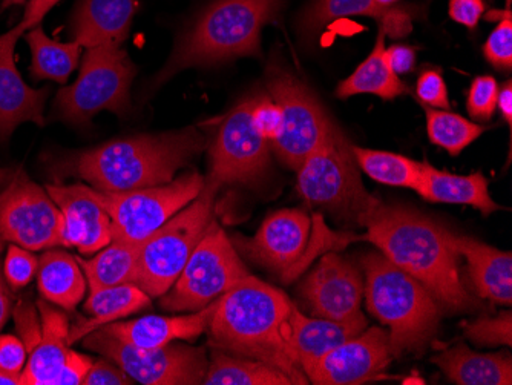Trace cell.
<instances>
[{
    "mask_svg": "<svg viewBox=\"0 0 512 385\" xmlns=\"http://www.w3.org/2000/svg\"><path fill=\"white\" fill-rule=\"evenodd\" d=\"M59 2L60 0H28L27 8H25V14H23L19 27L27 33L31 28L42 25L43 17L50 13Z\"/></svg>",
    "mask_w": 512,
    "mask_h": 385,
    "instance_id": "47",
    "label": "cell"
},
{
    "mask_svg": "<svg viewBox=\"0 0 512 385\" xmlns=\"http://www.w3.org/2000/svg\"><path fill=\"white\" fill-rule=\"evenodd\" d=\"M27 359L28 352L22 339L13 335H0V370L20 376Z\"/></svg>",
    "mask_w": 512,
    "mask_h": 385,
    "instance_id": "44",
    "label": "cell"
},
{
    "mask_svg": "<svg viewBox=\"0 0 512 385\" xmlns=\"http://www.w3.org/2000/svg\"><path fill=\"white\" fill-rule=\"evenodd\" d=\"M499 85L491 76H480L471 83L467 109L477 122H490L497 109Z\"/></svg>",
    "mask_w": 512,
    "mask_h": 385,
    "instance_id": "38",
    "label": "cell"
},
{
    "mask_svg": "<svg viewBox=\"0 0 512 385\" xmlns=\"http://www.w3.org/2000/svg\"><path fill=\"white\" fill-rule=\"evenodd\" d=\"M266 83L270 99L283 114V131L272 143L273 149L289 168L298 171L324 140L333 119L312 89L283 66L270 65Z\"/></svg>",
    "mask_w": 512,
    "mask_h": 385,
    "instance_id": "11",
    "label": "cell"
},
{
    "mask_svg": "<svg viewBox=\"0 0 512 385\" xmlns=\"http://www.w3.org/2000/svg\"><path fill=\"white\" fill-rule=\"evenodd\" d=\"M217 301L183 316H145L140 320L126 321V323H111L103 326L106 332L120 339L129 346L140 349H155L166 344L174 343L177 339L198 338L201 333H206L214 316Z\"/></svg>",
    "mask_w": 512,
    "mask_h": 385,
    "instance_id": "22",
    "label": "cell"
},
{
    "mask_svg": "<svg viewBox=\"0 0 512 385\" xmlns=\"http://www.w3.org/2000/svg\"><path fill=\"white\" fill-rule=\"evenodd\" d=\"M220 186L204 183L201 194L143 243L135 286L160 298L174 286L195 247L214 221Z\"/></svg>",
    "mask_w": 512,
    "mask_h": 385,
    "instance_id": "7",
    "label": "cell"
},
{
    "mask_svg": "<svg viewBox=\"0 0 512 385\" xmlns=\"http://www.w3.org/2000/svg\"><path fill=\"white\" fill-rule=\"evenodd\" d=\"M30 45L31 76L34 80H53L57 83L68 82L69 76L79 65L82 47L76 40L57 42L46 36L42 25L31 28L23 34Z\"/></svg>",
    "mask_w": 512,
    "mask_h": 385,
    "instance_id": "32",
    "label": "cell"
},
{
    "mask_svg": "<svg viewBox=\"0 0 512 385\" xmlns=\"http://www.w3.org/2000/svg\"><path fill=\"white\" fill-rule=\"evenodd\" d=\"M46 192L63 215V243L80 254L102 251L112 241V223L105 209L92 198L89 186L48 185Z\"/></svg>",
    "mask_w": 512,
    "mask_h": 385,
    "instance_id": "19",
    "label": "cell"
},
{
    "mask_svg": "<svg viewBox=\"0 0 512 385\" xmlns=\"http://www.w3.org/2000/svg\"><path fill=\"white\" fill-rule=\"evenodd\" d=\"M0 243L28 251H48L63 243V215L46 189L14 175L0 205Z\"/></svg>",
    "mask_w": 512,
    "mask_h": 385,
    "instance_id": "14",
    "label": "cell"
},
{
    "mask_svg": "<svg viewBox=\"0 0 512 385\" xmlns=\"http://www.w3.org/2000/svg\"><path fill=\"white\" fill-rule=\"evenodd\" d=\"M486 20H497V27L486 40L483 54L486 60L500 71L512 68V14L511 10L490 11Z\"/></svg>",
    "mask_w": 512,
    "mask_h": 385,
    "instance_id": "36",
    "label": "cell"
},
{
    "mask_svg": "<svg viewBox=\"0 0 512 385\" xmlns=\"http://www.w3.org/2000/svg\"><path fill=\"white\" fill-rule=\"evenodd\" d=\"M379 5H382V7H391V5L396 4V2H399V0H376Z\"/></svg>",
    "mask_w": 512,
    "mask_h": 385,
    "instance_id": "54",
    "label": "cell"
},
{
    "mask_svg": "<svg viewBox=\"0 0 512 385\" xmlns=\"http://www.w3.org/2000/svg\"><path fill=\"white\" fill-rule=\"evenodd\" d=\"M465 336L477 346H512L511 310L499 313L494 318H479L473 323L463 324Z\"/></svg>",
    "mask_w": 512,
    "mask_h": 385,
    "instance_id": "37",
    "label": "cell"
},
{
    "mask_svg": "<svg viewBox=\"0 0 512 385\" xmlns=\"http://www.w3.org/2000/svg\"><path fill=\"white\" fill-rule=\"evenodd\" d=\"M204 183L206 178L198 172H189L166 185L125 192L89 188V192L111 218L112 240L143 243L194 201L203 191Z\"/></svg>",
    "mask_w": 512,
    "mask_h": 385,
    "instance_id": "9",
    "label": "cell"
},
{
    "mask_svg": "<svg viewBox=\"0 0 512 385\" xmlns=\"http://www.w3.org/2000/svg\"><path fill=\"white\" fill-rule=\"evenodd\" d=\"M362 267L368 310L388 327L393 358L422 352L439 330L440 307L433 295L378 252L365 255Z\"/></svg>",
    "mask_w": 512,
    "mask_h": 385,
    "instance_id": "5",
    "label": "cell"
},
{
    "mask_svg": "<svg viewBox=\"0 0 512 385\" xmlns=\"http://www.w3.org/2000/svg\"><path fill=\"white\" fill-rule=\"evenodd\" d=\"M292 307L283 290L247 275L218 298L206 330L209 344L230 355L266 362L295 385L309 384L286 341Z\"/></svg>",
    "mask_w": 512,
    "mask_h": 385,
    "instance_id": "2",
    "label": "cell"
},
{
    "mask_svg": "<svg viewBox=\"0 0 512 385\" xmlns=\"http://www.w3.org/2000/svg\"><path fill=\"white\" fill-rule=\"evenodd\" d=\"M134 77V63L120 45L88 48L76 82L57 94V116L73 125H86L103 111L126 116Z\"/></svg>",
    "mask_w": 512,
    "mask_h": 385,
    "instance_id": "8",
    "label": "cell"
},
{
    "mask_svg": "<svg viewBox=\"0 0 512 385\" xmlns=\"http://www.w3.org/2000/svg\"><path fill=\"white\" fill-rule=\"evenodd\" d=\"M0 385H20V376L10 375L0 370Z\"/></svg>",
    "mask_w": 512,
    "mask_h": 385,
    "instance_id": "51",
    "label": "cell"
},
{
    "mask_svg": "<svg viewBox=\"0 0 512 385\" xmlns=\"http://www.w3.org/2000/svg\"><path fill=\"white\" fill-rule=\"evenodd\" d=\"M203 384L206 385H295L292 379L266 362L230 355L214 349Z\"/></svg>",
    "mask_w": 512,
    "mask_h": 385,
    "instance_id": "33",
    "label": "cell"
},
{
    "mask_svg": "<svg viewBox=\"0 0 512 385\" xmlns=\"http://www.w3.org/2000/svg\"><path fill=\"white\" fill-rule=\"evenodd\" d=\"M134 379L111 359L92 362L83 385H131Z\"/></svg>",
    "mask_w": 512,
    "mask_h": 385,
    "instance_id": "43",
    "label": "cell"
},
{
    "mask_svg": "<svg viewBox=\"0 0 512 385\" xmlns=\"http://www.w3.org/2000/svg\"><path fill=\"white\" fill-rule=\"evenodd\" d=\"M428 139L451 155H459L486 131L485 126L470 122L447 109L425 108Z\"/></svg>",
    "mask_w": 512,
    "mask_h": 385,
    "instance_id": "35",
    "label": "cell"
},
{
    "mask_svg": "<svg viewBox=\"0 0 512 385\" xmlns=\"http://www.w3.org/2000/svg\"><path fill=\"white\" fill-rule=\"evenodd\" d=\"M483 13V0H450V17L463 27L476 28Z\"/></svg>",
    "mask_w": 512,
    "mask_h": 385,
    "instance_id": "46",
    "label": "cell"
},
{
    "mask_svg": "<svg viewBox=\"0 0 512 385\" xmlns=\"http://www.w3.org/2000/svg\"><path fill=\"white\" fill-rule=\"evenodd\" d=\"M7 192H8V188L5 189V191L2 192V194H0V205H2V201H4L5 197H7Z\"/></svg>",
    "mask_w": 512,
    "mask_h": 385,
    "instance_id": "55",
    "label": "cell"
},
{
    "mask_svg": "<svg viewBox=\"0 0 512 385\" xmlns=\"http://www.w3.org/2000/svg\"><path fill=\"white\" fill-rule=\"evenodd\" d=\"M11 171L10 169H0V186L4 185L5 181L10 178Z\"/></svg>",
    "mask_w": 512,
    "mask_h": 385,
    "instance_id": "52",
    "label": "cell"
},
{
    "mask_svg": "<svg viewBox=\"0 0 512 385\" xmlns=\"http://www.w3.org/2000/svg\"><path fill=\"white\" fill-rule=\"evenodd\" d=\"M312 220L301 209H283L269 215L255 237L241 240L240 247L255 263L279 274H293L306 254Z\"/></svg>",
    "mask_w": 512,
    "mask_h": 385,
    "instance_id": "17",
    "label": "cell"
},
{
    "mask_svg": "<svg viewBox=\"0 0 512 385\" xmlns=\"http://www.w3.org/2000/svg\"><path fill=\"white\" fill-rule=\"evenodd\" d=\"M367 16L375 19L391 39H401L411 33V19L404 10L382 7L376 0H315L302 14V30L318 33L325 25L344 17Z\"/></svg>",
    "mask_w": 512,
    "mask_h": 385,
    "instance_id": "25",
    "label": "cell"
},
{
    "mask_svg": "<svg viewBox=\"0 0 512 385\" xmlns=\"http://www.w3.org/2000/svg\"><path fill=\"white\" fill-rule=\"evenodd\" d=\"M431 362L454 384H512V358L509 353H476L465 344H457L434 355Z\"/></svg>",
    "mask_w": 512,
    "mask_h": 385,
    "instance_id": "27",
    "label": "cell"
},
{
    "mask_svg": "<svg viewBox=\"0 0 512 385\" xmlns=\"http://www.w3.org/2000/svg\"><path fill=\"white\" fill-rule=\"evenodd\" d=\"M359 168L382 185L417 191L422 180V163L405 155L352 145Z\"/></svg>",
    "mask_w": 512,
    "mask_h": 385,
    "instance_id": "34",
    "label": "cell"
},
{
    "mask_svg": "<svg viewBox=\"0 0 512 385\" xmlns=\"http://www.w3.org/2000/svg\"><path fill=\"white\" fill-rule=\"evenodd\" d=\"M387 57L391 68L398 76L410 73L416 65V51L408 45H393L387 48Z\"/></svg>",
    "mask_w": 512,
    "mask_h": 385,
    "instance_id": "48",
    "label": "cell"
},
{
    "mask_svg": "<svg viewBox=\"0 0 512 385\" xmlns=\"http://www.w3.org/2000/svg\"><path fill=\"white\" fill-rule=\"evenodd\" d=\"M37 283L43 300L65 310H74L86 292V278L73 255L48 249L39 258Z\"/></svg>",
    "mask_w": 512,
    "mask_h": 385,
    "instance_id": "29",
    "label": "cell"
},
{
    "mask_svg": "<svg viewBox=\"0 0 512 385\" xmlns=\"http://www.w3.org/2000/svg\"><path fill=\"white\" fill-rule=\"evenodd\" d=\"M11 312L10 292H8L7 284H5L4 277L0 274V330L7 323L8 316Z\"/></svg>",
    "mask_w": 512,
    "mask_h": 385,
    "instance_id": "50",
    "label": "cell"
},
{
    "mask_svg": "<svg viewBox=\"0 0 512 385\" xmlns=\"http://www.w3.org/2000/svg\"><path fill=\"white\" fill-rule=\"evenodd\" d=\"M143 243L112 240L92 260L77 258L85 274L89 292L122 286V284H135L138 258H140Z\"/></svg>",
    "mask_w": 512,
    "mask_h": 385,
    "instance_id": "31",
    "label": "cell"
},
{
    "mask_svg": "<svg viewBox=\"0 0 512 385\" xmlns=\"http://www.w3.org/2000/svg\"><path fill=\"white\" fill-rule=\"evenodd\" d=\"M204 146L206 139L195 128L135 135L77 152L60 163V172L82 178L97 191L151 188L174 180Z\"/></svg>",
    "mask_w": 512,
    "mask_h": 385,
    "instance_id": "3",
    "label": "cell"
},
{
    "mask_svg": "<svg viewBox=\"0 0 512 385\" xmlns=\"http://www.w3.org/2000/svg\"><path fill=\"white\" fill-rule=\"evenodd\" d=\"M37 309L42 320V338L30 353L20 375V385H53L71 350L68 316L43 298L37 301Z\"/></svg>",
    "mask_w": 512,
    "mask_h": 385,
    "instance_id": "24",
    "label": "cell"
},
{
    "mask_svg": "<svg viewBox=\"0 0 512 385\" xmlns=\"http://www.w3.org/2000/svg\"><path fill=\"white\" fill-rule=\"evenodd\" d=\"M367 329L364 313L353 320L332 321L304 315L293 304L286 324V341L302 372L325 353ZM306 375V373H304Z\"/></svg>",
    "mask_w": 512,
    "mask_h": 385,
    "instance_id": "20",
    "label": "cell"
},
{
    "mask_svg": "<svg viewBox=\"0 0 512 385\" xmlns=\"http://www.w3.org/2000/svg\"><path fill=\"white\" fill-rule=\"evenodd\" d=\"M416 192L430 203L473 206L483 215L502 211V206L491 198L488 180L482 172L456 175L422 162V180Z\"/></svg>",
    "mask_w": 512,
    "mask_h": 385,
    "instance_id": "26",
    "label": "cell"
},
{
    "mask_svg": "<svg viewBox=\"0 0 512 385\" xmlns=\"http://www.w3.org/2000/svg\"><path fill=\"white\" fill-rule=\"evenodd\" d=\"M365 240L399 269L427 287L440 309L465 313L483 309L460 280L459 255L445 237V228L414 209L379 205L362 217Z\"/></svg>",
    "mask_w": 512,
    "mask_h": 385,
    "instance_id": "1",
    "label": "cell"
},
{
    "mask_svg": "<svg viewBox=\"0 0 512 385\" xmlns=\"http://www.w3.org/2000/svg\"><path fill=\"white\" fill-rule=\"evenodd\" d=\"M258 97L238 103L220 126L212 143L211 171L206 181L214 185H235L258 180L269 168L270 143L261 137L252 122V109Z\"/></svg>",
    "mask_w": 512,
    "mask_h": 385,
    "instance_id": "13",
    "label": "cell"
},
{
    "mask_svg": "<svg viewBox=\"0 0 512 385\" xmlns=\"http://www.w3.org/2000/svg\"><path fill=\"white\" fill-rule=\"evenodd\" d=\"M149 306H151V297L135 284H122V286L89 292L88 301L83 309L91 315V318L89 320L79 318L73 326L69 327V346H73L94 330L122 320Z\"/></svg>",
    "mask_w": 512,
    "mask_h": 385,
    "instance_id": "28",
    "label": "cell"
},
{
    "mask_svg": "<svg viewBox=\"0 0 512 385\" xmlns=\"http://www.w3.org/2000/svg\"><path fill=\"white\" fill-rule=\"evenodd\" d=\"M283 0H217L180 40L151 89L189 68L261 56V33L275 22Z\"/></svg>",
    "mask_w": 512,
    "mask_h": 385,
    "instance_id": "4",
    "label": "cell"
},
{
    "mask_svg": "<svg viewBox=\"0 0 512 385\" xmlns=\"http://www.w3.org/2000/svg\"><path fill=\"white\" fill-rule=\"evenodd\" d=\"M37 312L39 309L30 300H20L13 309L17 333L28 353L36 349L42 338V320Z\"/></svg>",
    "mask_w": 512,
    "mask_h": 385,
    "instance_id": "40",
    "label": "cell"
},
{
    "mask_svg": "<svg viewBox=\"0 0 512 385\" xmlns=\"http://www.w3.org/2000/svg\"><path fill=\"white\" fill-rule=\"evenodd\" d=\"M137 0H79L73 17V40L80 47L122 45L131 31Z\"/></svg>",
    "mask_w": 512,
    "mask_h": 385,
    "instance_id": "23",
    "label": "cell"
},
{
    "mask_svg": "<svg viewBox=\"0 0 512 385\" xmlns=\"http://www.w3.org/2000/svg\"><path fill=\"white\" fill-rule=\"evenodd\" d=\"M25 0H4V4H2V8H8L11 7V5H20L23 4Z\"/></svg>",
    "mask_w": 512,
    "mask_h": 385,
    "instance_id": "53",
    "label": "cell"
},
{
    "mask_svg": "<svg viewBox=\"0 0 512 385\" xmlns=\"http://www.w3.org/2000/svg\"><path fill=\"white\" fill-rule=\"evenodd\" d=\"M37 267H39V258L34 257L28 249L11 244L4 266L5 278L10 287L13 289L27 287L37 274Z\"/></svg>",
    "mask_w": 512,
    "mask_h": 385,
    "instance_id": "39",
    "label": "cell"
},
{
    "mask_svg": "<svg viewBox=\"0 0 512 385\" xmlns=\"http://www.w3.org/2000/svg\"><path fill=\"white\" fill-rule=\"evenodd\" d=\"M249 275L226 232L212 221L174 286L160 297L163 309L198 312Z\"/></svg>",
    "mask_w": 512,
    "mask_h": 385,
    "instance_id": "10",
    "label": "cell"
},
{
    "mask_svg": "<svg viewBox=\"0 0 512 385\" xmlns=\"http://www.w3.org/2000/svg\"><path fill=\"white\" fill-rule=\"evenodd\" d=\"M23 34L25 31L19 25L0 34V142H7L22 123L45 125L43 112L50 91L28 86L14 59V50Z\"/></svg>",
    "mask_w": 512,
    "mask_h": 385,
    "instance_id": "18",
    "label": "cell"
},
{
    "mask_svg": "<svg viewBox=\"0 0 512 385\" xmlns=\"http://www.w3.org/2000/svg\"><path fill=\"white\" fill-rule=\"evenodd\" d=\"M92 359L82 353L69 350L59 375L54 379L53 385H80L83 384L86 373L91 369Z\"/></svg>",
    "mask_w": 512,
    "mask_h": 385,
    "instance_id": "45",
    "label": "cell"
},
{
    "mask_svg": "<svg viewBox=\"0 0 512 385\" xmlns=\"http://www.w3.org/2000/svg\"><path fill=\"white\" fill-rule=\"evenodd\" d=\"M497 108L500 109L503 119L506 120V125L511 128L512 126V83L511 80L506 82L502 88H499V96H497Z\"/></svg>",
    "mask_w": 512,
    "mask_h": 385,
    "instance_id": "49",
    "label": "cell"
},
{
    "mask_svg": "<svg viewBox=\"0 0 512 385\" xmlns=\"http://www.w3.org/2000/svg\"><path fill=\"white\" fill-rule=\"evenodd\" d=\"M252 122L261 137L272 145L283 131V114L272 99L258 96L252 109Z\"/></svg>",
    "mask_w": 512,
    "mask_h": 385,
    "instance_id": "41",
    "label": "cell"
},
{
    "mask_svg": "<svg viewBox=\"0 0 512 385\" xmlns=\"http://www.w3.org/2000/svg\"><path fill=\"white\" fill-rule=\"evenodd\" d=\"M416 93L419 100L431 108L448 109L450 106L447 83L439 71H424L417 80Z\"/></svg>",
    "mask_w": 512,
    "mask_h": 385,
    "instance_id": "42",
    "label": "cell"
},
{
    "mask_svg": "<svg viewBox=\"0 0 512 385\" xmlns=\"http://www.w3.org/2000/svg\"><path fill=\"white\" fill-rule=\"evenodd\" d=\"M296 189L309 205L358 226L362 217L381 205L365 189L352 143L335 120L318 148L299 166Z\"/></svg>",
    "mask_w": 512,
    "mask_h": 385,
    "instance_id": "6",
    "label": "cell"
},
{
    "mask_svg": "<svg viewBox=\"0 0 512 385\" xmlns=\"http://www.w3.org/2000/svg\"><path fill=\"white\" fill-rule=\"evenodd\" d=\"M312 316L332 321L353 320L362 315L364 280L352 261L325 255L299 287Z\"/></svg>",
    "mask_w": 512,
    "mask_h": 385,
    "instance_id": "16",
    "label": "cell"
},
{
    "mask_svg": "<svg viewBox=\"0 0 512 385\" xmlns=\"http://www.w3.org/2000/svg\"><path fill=\"white\" fill-rule=\"evenodd\" d=\"M385 33L379 30L378 40L370 56L356 68L352 76L342 80L336 96L345 100L358 94H375L384 100H393L408 93L407 85L394 73L387 57Z\"/></svg>",
    "mask_w": 512,
    "mask_h": 385,
    "instance_id": "30",
    "label": "cell"
},
{
    "mask_svg": "<svg viewBox=\"0 0 512 385\" xmlns=\"http://www.w3.org/2000/svg\"><path fill=\"white\" fill-rule=\"evenodd\" d=\"M83 339L86 349L111 359L140 384H203L209 367L206 352L198 347L171 343L155 349H140L123 343L103 327Z\"/></svg>",
    "mask_w": 512,
    "mask_h": 385,
    "instance_id": "12",
    "label": "cell"
},
{
    "mask_svg": "<svg viewBox=\"0 0 512 385\" xmlns=\"http://www.w3.org/2000/svg\"><path fill=\"white\" fill-rule=\"evenodd\" d=\"M448 243L459 257L467 258L468 274L477 295L483 300L511 306L512 255L467 235L445 229Z\"/></svg>",
    "mask_w": 512,
    "mask_h": 385,
    "instance_id": "21",
    "label": "cell"
},
{
    "mask_svg": "<svg viewBox=\"0 0 512 385\" xmlns=\"http://www.w3.org/2000/svg\"><path fill=\"white\" fill-rule=\"evenodd\" d=\"M393 359L387 330L370 327L325 353L304 373L316 385H359L378 379Z\"/></svg>",
    "mask_w": 512,
    "mask_h": 385,
    "instance_id": "15",
    "label": "cell"
}]
</instances>
